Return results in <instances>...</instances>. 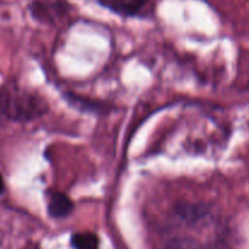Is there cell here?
<instances>
[{
  "instance_id": "6",
  "label": "cell",
  "mask_w": 249,
  "mask_h": 249,
  "mask_svg": "<svg viewBox=\"0 0 249 249\" xmlns=\"http://www.w3.org/2000/svg\"><path fill=\"white\" fill-rule=\"evenodd\" d=\"M67 99L68 101H70V104L74 105V106H82L85 111H90V109H91V111H95V112H104L105 109L104 104L96 105V101L88 102L85 99H78V97H75L74 95H73V96H70V95H68Z\"/></svg>"
},
{
  "instance_id": "7",
  "label": "cell",
  "mask_w": 249,
  "mask_h": 249,
  "mask_svg": "<svg viewBox=\"0 0 249 249\" xmlns=\"http://www.w3.org/2000/svg\"><path fill=\"white\" fill-rule=\"evenodd\" d=\"M5 191V184H4V179H2V175L0 174V196L4 194Z\"/></svg>"
},
{
  "instance_id": "3",
  "label": "cell",
  "mask_w": 249,
  "mask_h": 249,
  "mask_svg": "<svg viewBox=\"0 0 249 249\" xmlns=\"http://www.w3.org/2000/svg\"><path fill=\"white\" fill-rule=\"evenodd\" d=\"M104 6L124 16H134L146 5L147 0H99Z\"/></svg>"
},
{
  "instance_id": "2",
  "label": "cell",
  "mask_w": 249,
  "mask_h": 249,
  "mask_svg": "<svg viewBox=\"0 0 249 249\" xmlns=\"http://www.w3.org/2000/svg\"><path fill=\"white\" fill-rule=\"evenodd\" d=\"M74 211L72 199L63 192H53L49 197L48 213L53 219H63L70 216Z\"/></svg>"
},
{
  "instance_id": "4",
  "label": "cell",
  "mask_w": 249,
  "mask_h": 249,
  "mask_svg": "<svg viewBox=\"0 0 249 249\" xmlns=\"http://www.w3.org/2000/svg\"><path fill=\"white\" fill-rule=\"evenodd\" d=\"M71 245L74 249H99V237L92 232L73 233Z\"/></svg>"
},
{
  "instance_id": "1",
  "label": "cell",
  "mask_w": 249,
  "mask_h": 249,
  "mask_svg": "<svg viewBox=\"0 0 249 249\" xmlns=\"http://www.w3.org/2000/svg\"><path fill=\"white\" fill-rule=\"evenodd\" d=\"M49 104L36 92L14 84L0 87V116L12 122H31L48 113Z\"/></svg>"
},
{
  "instance_id": "5",
  "label": "cell",
  "mask_w": 249,
  "mask_h": 249,
  "mask_svg": "<svg viewBox=\"0 0 249 249\" xmlns=\"http://www.w3.org/2000/svg\"><path fill=\"white\" fill-rule=\"evenodd\" d=\"M165 249H201V246L192 238L175 237L167 243Z\"/></svg>"
}]
</instances>
